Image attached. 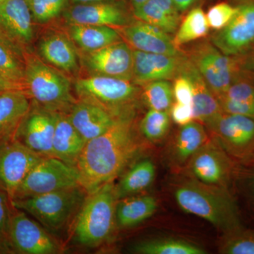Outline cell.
<instances>
[{
	"mask_svg": "<svg viewBox=\"0 0 254 254\" xmlns=\"http://www.w3.org/2000/svg\"><path fill=\"white\" fill-rule=\"evenodd\" d=\"M139 150L133 113L119 116L109 129L87 141L76 165L80 185L89 194L113 182Z\"/></svg>",
	"mask_w": 254,
	"mask_h": 254,
	"instance_id": "obj_1",
	"label": "cell"
},
{
	"mask_svg": "<svg viewBox=\"0 0 254 254\" xmlns=\"http://www.w3.org/2000/svg\"><path fill=\"white\" fill-rule=\"evenodd\" d=\"M174 195L182 210L204 219L223 234L242 226L238 207L225 187L190 178L179 183Z\"/></svg>",
	"mask_w": 254,
	"mask_h": 254,
	"instance_id": "obj_2",
	"label": "cell"
},
{
	"mask_svg": "<svg viewBox=\"0 0 254 254\" xmlns=\"http://www.w3.org/2000/svg\"><path fill=\"white\" fill-rule=\"evenodd\" d=\"M23 88L35 105L54 113H68L77 101L66 73L33 53L25 60Z\"/></svg>",
	"mask_w": 254,
	"mask_h": 254,
	"instance_id": "obj_3",
	"label": "cell"
},
{
	"mask_svg": "<svg viewBox=\"0 0 254 254\" xmlns=\"http://www.w3.org/2000/svg\"><path fill=\"white\" fill-rule=\"evenodd\" d=\"M118 198L113 182L87 195L74 222V240L86 247H96L109 240L117 225Z\"/></svg>",
	"mask_w": 254,
	"mask_h": 254,
	"instance_id": "obj_4",
	"label": "cell"
},
{
	"mask_svg": "<svg viewBox=\"0 0 254 254\" xmlns=\"http://www.w3.org/2000/svg\"><path fill=\"white\" fill-rule=\"evenodd\" d=\"M88 193L81 186L71 187L23 199L11 201L14 208L26 212L43 226L58 231L72 220Z\"/></svg>",
	"mask_w": 254,
	"mask_h": 254,
	"instance_id": "obj_5",
	"label": "cell"
},
{
	"mask_svg": "<svg viewBox=\"0 0 254 254\" xmlns=\"http://www.w3.org/2000/svg\"><path fill=\"white\" fill-rule=\"evenodd\" d=\"M73 86L80 100L99 105L116 117L132 113L130 105L140 92L139 88L131 81L108 76L77 78Z\"/></svg>",
	"mask_w": 254,
	"mask_h": 254,
	"instance_id": "obj_6",
	"label": "cell"
},
{
	"mask_svg": "<svg viewBox=\"0 0 254 254\" xmlns=\"http://www.w3.org/2000/svg\"><path fill=\"white\" fill-rule=\"evenodd\" d=\"M77 186L81 185L76 167L55 157H44L28 174L11 201Z\"/></svg>",
	"mask_w": 254,
	"mask_h": 254,
	"instance_id": "obj_7",
	"label": "cell"
},
{
	"mask_svg": "<svg viewBox=\"0 0 254 254\" xmlns=\"http://www.w3.org/2000/svg\"><path fill=\"white\" fill-rule=\"evenodd\" d=\"M33 22L26 0L0 2V42L24 62L32 53Z\"/></svg>",
	"mask_w": 254,
	"mask_h": 254,
	"instance_id": "obj_8",
	"label": "cell"
},
{
	"mask_svg": "<svg viewBox=\"0 0 254 254\" xmlns=\"http://www.w3.org/2000/svg\"><path fill=\"white\" fill-rule=\"evenodd\" d=\"M216 141L231 158L254 160V118L222 113L208 125Z\"/></svg>",
	"mask_w": 254,
	"mask_h": 254,
	"instance_id": "obj_9",
	"label": "cell"
},
{
	"mask_svg": "<svg viewBox=\"0 0 254 254\" xmlns=\"http://www.w3.org/2000/svg\"><path fill=\"white\" fill-rule=\"evenodd\" d=\"M190 59L217 99L239 79L240 64L235 57L223 54L213 45L203 43L197 46Z\"/></svg>",
	"mask_w": 254,
	"mask_h": 254,
	"instance_id": "obj_10",
	"label": "cell"
},
{
	"mask_svg": "<svg viewBox=\"0 0 254 254\" xmlns=\"http://www.w3.org/2000/svg\"><path fill=\"white\" fill-rule=\"evenodd\" d=\"M81 66L88 76H108L132 81L133 49L126 42H118L92 52L79 53Z\"/></svg>",
	"mask_w": 254,
	"mask_h": 254,
	"instance_id": "obj_11",
	"label": "cell"
},
{
	"mask_svg": "<svg viewBox=\"0 0 254 254\" xmlns=\"http://www.w3.org/2000/svg\"><path fill=\"white\" fill-rule=\"evenodd\" d=\"M237 7L230 23L211 37L213 46L228 56L244 54L254 46V0Z\"/></svg>",
	"mask_w": 254,
	"mask_h": 254,
	"instance_id": "obj_12",
	"label": "cell"
},
{
	"mask_svg": "<svg viewBox=\"0 0 254 254\" xmlns=\"http://www.w3.org/2000/svg\"><path fill=\"white\" fill-rule=\"evenodd\" d=\"M43 158L17 139L0 146V190L10 201L28 174Z\"/></svg>",
	"mask_w": 254,
	"mask_h": 254,
	"instance_id": "obj_13",
	"label": "cell"
},
{
	"mask_svg": "<svg viewBox=\"0 0 254 254\" xmlns=\"http://www.w3.org/2000/svg\"><path fill=\"white\" fill-rule=\"evenodd\" d=\"M232 158L216 141H208L187 163L193 178L203 183L227 188L233 175Z\"/></svg>",
	"mask_w": 254,
	"mask_h": 254,
	"instance_id": "obj_14",
	"label": "cell"
},
{
	"mask_svg": "<svg viewBox=\"0 0 254 254\" xmlns=\"http://www.w3.org/2000/svg\"><path fill=\"white\" fill-rule=\"evenodd\" d=\"M9 245L18 253L53 254L58 246L43 227L28 218L23 210L14 208L9 229Z\"/></svg>",
	"mask_w": 254,
	"mask_h": 254,
	"instance_id": "obj_15",
	"label": "cell"
},
{
	"mask_svg": "<svg viewBox=\"0 0 254 254\" xmlns=\"http://www.w3.org/2000/svg\"><path fill=\"white\" fill-rule=\"evenodd\" d=\"M58 113L32 106L16 139L42 157H53V143Z\"/></svg>",
	"mask_w": 254,
	"mask_h": 254,
	"instance_id": "obj_16",
	"label": "cell"
},
{
	"mask_svg": "<svg viewBox=\"0 0 254 254\" xmlns=\"http://www.w3.org/2000/svg\"><path fill=\"white\" fill-rule=\"evenodd\" d=\"M132 81L138 86L160 80H171L180 74L185 57L145 53L133 49Z\"/></svg>",
	"mask_w": 254,
	"mask_h": 254,
	"instance_id": "obj_17",
	"label": "cell"
},
{
	"mask_svg": "<svg viewBox=\"0 0 254 254\" xmlns=\"http://www.w3.org/2000/svg\"><path fill=\"white\" fill-rule=\"evenodd\" d=\"M68 25L125 26L128 18L125 10L113 1L74 4L64 11Z\"/></svg>",
	"mask_w": 254,
	"mask_h": 254,
	"instance_id": "obj_18",
	"label": "cell"
},
{
	"mask_svg": "<svg viewBox=\"0 0 254 254\" xmlns=\"http://www.w3.org/2000/svg\"><path fill=\"white\" fill-rule=\"evenodd\" d=\"M38 54L43 61L65 73L79 71V53L68 34L51 31L42 37L38 46Z\"/></svg>",
	"mask_w": 254,
	"mask_h": 254,
	"instance_id": "obj_19",
	"label": "cell"
},
{
	"mask_svg": "<svg viewBox=\"0 0 254 254\" xmlns=\"http://www.w3.org/2000/svg\"><path fill=\"white\" fill-rule=\"evenodd\" d=\"M123 35L133 50L171 56L182 55L169 33L140 20L125 26Z\"/></svg>",
	"mask_w": 254,
	"mask_h": 254,
	"instance_id": "obj_20",
	"label": "cell"
},
{
	"mask_svg": "<svg viewBox=\"0 0 254 254\" xmlns=\"http://www.w3.org/2000/svg\"><path fill=\"white\" fill-rule=\"evenodd\" d=\"M180 74L188 78L193 88V108L194 120L208 126L223 113L220 103L213 92L210 91L198 68L190 58H184Z\"/></svg>",
	"mask_w": 254,
	"mask_h": 254,
	"instance_id": "obj_21",
	"label": "cell"
},
{
	"mask_svg": "<svg viewBox=\"0 0 254 254\" xmlns=\"http://www.w3.org/2000/svg\"><path fill=\"white\" fill-rule=\"evenodd\" d=\"M67 114L73 126L86 141L103 134L118 118L99 105L80 99Z\"/></svg>",
	"mask_w": 254,
	"mask_h": 254,
	"instance_id": "obj_22",
	"label": "cell"
},
{
	"mask_svg": "<svg viewBox=\"0 0 254 254\" xmlns=\"http://www.w3.org/2000/svg\"><path fill=\"white\" fill-rule=\"evenodd\" d=\"M29 99L21 89L9 90L0 94V146L16 139L18 129L31 110Z\"/></svg>",
	"mask_w": 254,
	"mask_h": 254,
	"instance_id": "obj_23",
	"label": "cell"
},
{
	"mask_svg": "<svg viewBox=\"0 0 254 254\" xmlns=\"http://www.w3.org/2000/svg\"><path fill=\"white\" fill-rule=\"evenodd\" d=\"M86 143L73 126L68 114L58 113L53 138V157L76 167Z\"/></svg>",
	"mask_w": 254,
	"mask_h": 254,
	"instance_id": "obj_24",
	"label": "cell"
},
{
	"mask_svg": "<svg viewBox=\"0 0 254 254\" xmlns=\"http://www.w3.org/2000/svg\"><path fill=\"white\" fill-rule=\"evenodd\" d=\"M137 19L156 26L163 31L174 33L181 23L180 10L173 0H148L133 8Z\"/></svg>",
	"mask_w": 254,
	"mask_h": 254,
	"instance_id": "obj_25",
	"label": "cell"
},
{
	"mask_svg": "<svg viewBox=\"0 0 254 254\" xmlns=\"http://www.w3.org/2000/svg\"><path fill=\"white\" fill-rule=\"evenodd\" d=\"M68 35L81 52L102 49L123 41L113 27L95 25H68Z\"/></svg>",
	"mask_w": 254,
	"mask_h": 254,
	"instance_id": "obj_26",
	"label": "cell"
},
{
	"mask_svg": "<svg viewBox=\"0 0 254 254\" xmlns=\"http://www.w3.org/2000/svg\"><path fill=\"white\" fill-rule=\"evenodd\" d=\"M116 208L117 225L122 228L136 226L154 215L158 203L152 195L125 197Z\"/></svg>",
	"mask_w": 254,
	"mask_h": 254,
	"instance_id": "obj_27",
	"label": "cell"
},
{
	"mask_svg": "<svg viewBox=\"0 0 254 254\" xmlns=\"http://www.w3.org/2000/svg\"><path fill=\"white\" fill-rule=\"evenodd\" d=\"M208 141L204 127L199 122L192 121L177 133L171 150V158L175 165L188 163L191 157Z\"/></svg>",
	"mask_w": 254,
	"mask_h": 254,
	"instance_id": "obj_28",
	"label": "cell"
},
{
	"mask_svg": "<svg viewBox=\"0 0 254 254\" xmlns=\"http://www.w3.org/2000/svg\"><path fill=\"white\" fill-rule=\"evenodd\" d=\"M155 173V166L151 160L143 159L137 162L115 185L118 200L146 190L154 181Z\"/></svg>",
	"mask_w": 254,
	"mask_h": 254,
	"instance_id": "obj_29",
	"label": "cell"
},
{
	"mask_svg": "<svg viewBox=\"0 0 254 254\" xmlns=\"http://www.w3.org/2000/svg\"><path fill=\"white\" fill-rule=\"evenodd\" d=\"M140 254H205L200 246L176 237H159L138 242L132 248Z\"/></svg>",
	"mask_w": 254,
	"mask_h": 254,
	"instance_id": "obj_30",
	"label": "cell"
},
{
	"mask_svg": "<svg viewBox=\"0 0 254 254\" xmlns=\"http://www.w3.org/2000/svg\"><path fill=\"white\" fill-rule=\"evenodd\" d=\"M210 26L206 14L200 7L190 10L182 20L177 30L174 42L177 47L203 38L208 34Z\"/></svg>",
	"mask_w": 254,
	"mask_h": 254,
	"instance_id": "obj_31",
	"label": "cell"
},
{
	"mask_svg": "<svg viewBox=\"0 0 254 254\" xmlns=\"http://www.w3.org/2000/svg\"><path fill=\"white\" fill-rule=\"evenodd\" d=\"M219 252L224 254H254V230L242 225L223 234Z\"/></svg>",
	"mask_w": 254,
	"mask_h": 254,
	"instance_id": "obj_32",
	"label": "cell"
},
{
	"mask_svg": "<svg viewBox=\"0 0 254 254\" xmlns=\"http://www.w3.org/2000/svg\"><path fill=\"white\" fill-rule=\"evenodd\" d=\"M143 97L150 109L168 111L173 104V88L168 80L150 82L144 85Z\"/></svg>",
	"mask_w": 254,
	"mask_h": 254,
	"instance_id": "obj_33",
	"label": "cell"
},
{
	"mask_svg": "<svg viewBox=\"0 0 254 254\" xmlns=\"http://www.w3.org/2000/svg\"><path fill=\"white\" fill-rule=\"evenodd\" d=\"M25 62L0 42V78L14 83L24 91Z\"/></svg>",
	"mask_w": 254,
	"mask_h": 254,
	"instance_id": "obj_34",
	"label": "cell"
},
{
	"mask_svg": "<svg viewBox=\"0 0 254 254\" xmlns=\"http://www.w3.org/2000/svg\"><path fill=\"white\" fill-rule=\"evenodd\" d=\"M170 119L168 111L150 109L142 119L140 130L143 136L151 142L163 139L170 128Z\"/></svg>",
	"mask_w": 254,
	"mask_h": 254,
	"instance_id": "obj_35",
	"label": "cell"
},
{
	"mask_svg": "<svg viewBox=\"0 0 254 254\" xmlns=\"http://www.w3.org/2000/svg\"><path fill=\"white\" fill-rule=\"evenodd\" d=\"M34 22L49 23L68 7L70 0H26Z\"/></svg>",
	"mask_w": 254,
	"mask_h": 254,
	"instance_id": "obj_36",
	"label": "cell"
},
{
	"mask_svg": "<svg viewBox=\"0 0 254 254\" xmlns=\"http://www.w3.org/2000/svg\"><path fill=\"white\" fill-rule=\"evenodd\" d=\"M237 7L226 2L219 3L208 9L207 21L210 28L218 31L227 26L236 14Z\"/></svg>",
	"mask_w": 254,
	"mask_h": 254,
	"instance_id": "obj_37",
	"label": "cell"
},
{
	"mask_svg": "<svg viewBox=\"0 0 254 254\" xmlns=\"http://www.w3.org/2000/svg\"><path fill=\"white\" fill-rule=\"evenodd\" d=\"M219 99L231 100L241 104L254 105V85L237 79Z\"/></svg>",
	"mask_w": 254,
	"mask_h": 254,
	"instance_id": "obj_38",
	"label": "cell"
},
{
	"mask_svg": "<svg viewBox=\"0 0 254 254\" xmlns=\"http://www.w3.org/2000/svg\"><path fill=\"white\" fill-rule=\"evenodd\" d=\"M174 98L178 103L192 105L193 103V88L188 78L179 74L175 78L173 86Z\"/></svg>",
	"mask_w": 254,
	"mask_h": 254,
	"instance_id": "obj_39",
	"label": "cell"
},
{
	"mask_svg": "<svg viewBox=\"0 0 254 254\" xmlns=\"http://www.w3.org/2000/svg\"><path fill=\"white\" fill-rule=\"evenodd\" d=\"M12 207L9 197L3 190H0V232L8 242L10 220L13 211L11 208Z\"/></svg>",
	"mask_w": 254,
	"mask_h": 254,
	"instance_id": "obj_40",
	"label": "cell"
},
{
	"mask_svg": "<svg viewBox=\"0 0 254 254\" xmlns=\"http://www.w3.org/2000/svg\"><path fill=\"white\" fill-rule=\"evenodd\" d=\"M170 115L173 121L182 127L194 120L192 105L183 104L178 102L172 105Z\"/></svg>",
	"mask_w": 254,
	"mask_h": 254,
	"instance_id": "obj_41",
	"label": "cell"
},
{
	"mask_svg": "<svg viewBox=\"0 0 254 254\" xmlns=\"http://www.w3.org/2000/svg\"><path fill=\"white\" fill-rule=\"evenodd\" d=\"M196 0H173L174 4L177 6V9L181 11H186L190 7Z\"/></svg>",
	"mask_w": 254,
	"mask_h": 254,
	"instance_id": "obj_42",
	"label": "cell"
},
{
	"mask_svg": "<svg viewBox=\"0 0 254 254\" xmlns=\"http://www.w3.org/2000/svg\"><path fill=\"white\" fill-rule=\"evenodd\" d=\"M13 89L23 90L21 87L17 86V85L14 84V83H11V82L6 81V80L0 78V94L4 93L5 91Z\"/></svg>",
	"mask_w": 254,
	"mask_h": 254,
	"instance_id": "obj_43",
	"label": "cell"
},
{
	"mask_svg": "<svg viewBox=\"0 0 254 254\" xmlns=\"http://www.w3.org/2000/svg\"><path fill=\"white\" fill-rule=\"evenodd\" d=\"M9 246V242L3 236L2 234L0 232V252H6L7 251V247Z\"/></svg>",
	"mask_w": 254,
	"mask_h": 254,
	"instance_id": "obj_44",
	"label": "cell"
},
{
	"mask_svg": "<svg viewBox=\"0 0 254 254\" xmlns=\"http://www.w3.org/2000/svg\"><path fill=\"white\" fill-rule=\"evenodd\" d=\"M114 0H70L71 4H86V3L100 2V1H109Z\"/></svg>",
	"mask_w": 254,
	"mask_h": 254,
	"instance_id": "obj_45",
	"label": "cell"
},
{
	"mask_svg": "<svg viewBox=\"0 0 254 254\" xmlns=\"http://www.w3.org/2000/svg\"><path fill=\"white\" fill-rule=\"evenodd\" d=\"M148 1V0H131V4L133 5V8L136 7V6H139L145 1Z\"/></svg>",
	"mask_w": 254,
	"mask_h": 254,
	"instance_id": "obj_46",
	"label": "cell"
},
{
	"mask_svg": "<svg viewBox=\"0 0 254 254\" xmlns=\"http://www.w3.org/2000/svg\"><path fill=\"white\" fill-rule=\"evenodd\" d=\"M247 65H248L249 67L250 68V69H252V71H253L254 72V53L253 54H252V56H251Z\"/></svg>",
	"mask_w": 254,
	"mask_h": 254,
	"instance_id": "obj_47",
	"label": "cell"
},
{
	"mask_svg": "<svg viewBox=\"0 0 254 254\" xmlns=\"http://www.w3.org/2000/svg\"><path fill=\"white\" fill-rule=\"evenodd\" d=\"M253 185H254V175L253 177Z\"/></svg>",
	"mask_w": 254,
	"mask_h": 254,
	"instance_id": "obj_48",
	"label": "cell"
},
{
	"mask_svg": "<svg viewBox=\"0 0 254 254\" xmlns=\"http://www.w3.org/2000/svg\"><path fill=\"white\" fill-rule=\"evenodd\" d=\"M4 1V0H0V2H1V1Z\"/></svg>",
	"mask_w": 254,
	"mask_h": 254,
	"instance_id": "obj_49",
	"label": "cell"
}]
</instances>
